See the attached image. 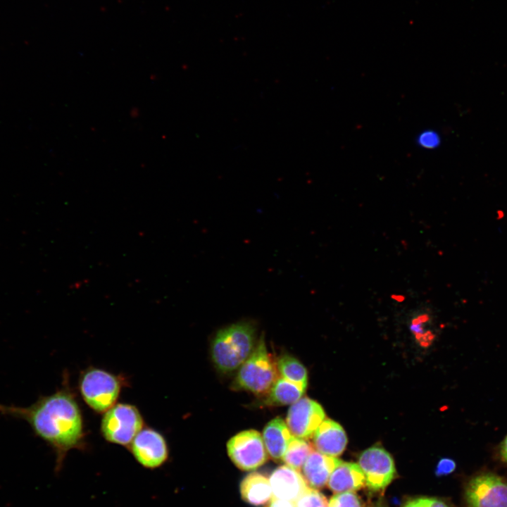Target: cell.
<instances>
[{"label":"cell","mask_w":507,"mask_h":507,"mask_svg":"<svg viewBox=\"0 0 507 507\" xmlns=\"http://www.w3.org/2000/svg\"><path fill=\"white\" fill-rule=\"evenodd\" d=\"M325 418L320 404L308 397H301L291 405L286 424L293 436L307 439L313 437Z\"/></svg>","instance_id":"cell-10"},{"label":"cell","mask_w":507,"mask_h":507,"mask_svg":"<svg viewBox=\"0 0 507 507\" xmlns=\"http://www.w3.org/2000/svg\"><path fill=\"white\" fill-rule=\"evenodd\" d=\"M292 437L286 423L280 418L271 420L265 426L262 437L267 453L273 460L282 461Z\"/></svg>","instance_id":"cell-14"},{"label":"cell","mask_w":507,"mask_h":507,"mask_svg":"<svg viewBox=\"0 0 507 507\" xmlns=\"http://www.w3.org/2000/svg\"><path fill=\"white\" fill-rule=\"evenodd\" d=\"M277 362L268 352L262 337L245 362L240 366L233 382L236 389L257 395H265L279 377Z\"/></svg>","instance_id":"cell-3"},{"label":"cell","mask_w":507,"mask_h":507,"mask_svg":"<svg viewBox=\"0 0 507 507\" xmlns=\"http://www.w3.org/2000/svg\"><path fill=\"white\" fill-rule=\"evenodd\" d=\"M0 414L25 421L34 434L54 451L58 472L68 453L84 450L86 432L81 408L68 378L54 393L40 396L25 407L0 404Z\"/></svg>","instance_id":"cell-1"},{"label":"cell","mask_w":507,"mask_h":507,"mask_svg":"<svg viewBox=\"0 0 507 507\" xmlns=\"http://www.w3.org/2000/svg\"><path fill=\"white\" fill-rule=\"evenodd\" d=\"M499 454L502 461L507 464V434L499 446Z\"/></svg>","instance_id":"cell-27"},{"label":"cell","mask_w":507,"mask_h":507,"mask_svg":"<svg viewBox=\"0 0 507 507\" xmlns=\"http://www.w3.org/2000/svg\"><path fill=\"white\" fill-rule=\"evenodd\" d=\"M125 383L123 377L90 366L81 373L78 388L86 404L104 413L117 403Z\"/></svg>","instance_id":"cell-4"},{"label":"cell","mask_w":507,"mask_h":507,"mask_svg":"<svg viewBox=\"0 0 507 507\" xmlns=\"http://www.w3.org/2000/svg\"><path fill=\"white\" fill-rule=\"evenodd\" d=\"M468 507H507V480L485 472L472 477L465 489Z\"/></svg>","instance_id":"cell-7"},{"label":"cell","mask_w":507,"mask_h":507,"mask_svg":"<svg viewBox=\"0 0 507 507\" xmlns=\"http://www.w3.org/2000/svg\"><path fill=\"white\" fill-rule=\"evenodd\" d=\"M418 141L423 146L432 148L439 144V138L434 132L427 131L422 133Z\"/></svg>","instance_id":"cell-25"},{"label":"cell","mask_w":507,"mask_h":507,"mask_svg":"<svg viewBox=\"0 0 507 507\" xmlns=\"http://www.w3.org/2000/svg\"><path fill=\"white\" fill-rule=\"evenodd\" d=\"M328 507H362L358 496L351 492L338 493L330 499Z\"/></svg>","instance_id":"cell-22"},{"label":"cell","mask_w":507,"mask_h":507,"mask_svg":"<svg viewBox=\"0 0 507 507\" xmlns=\"http://www.w3.org/2000/svg\"><path fill=\"white\" fill-rule=\"evenodd\" d=\"M341 462L334 457L313 451L302 467V475L307 484L312 488H323L328 482L334 469Z\"/></svg>","instance_id":"cell-13"},{"label":"cell","mask_w":507,"mask_h":507,"mask_svg":"<svg viewBox=\"0 0 507 507\" xmlns=\"http://www.w3.org/2000/svg\"><path fill=\"white\" fill-rule=\"evenodd\" d=\"M428 320L427 315H420L413 319L411 325V331L423 346H427L433 339V334L424 330L425 323Z\"/></svg>","instance_id":"cell-21"},{"label":"cell","mask_w":507,"mask_h":507,"mask_svg":"<svg viewBox=\"0 0 507 507\" xmlns=\"http://www.w3.org/2000/svg\"><path fill=\"white\" fill-rule=\"evenodd\" d=\"M358 465L365 475L366 485L375 492L384 490L396 474L392 457L384 449L377 445L361 453Z\"/></svg>","instance_id":"cell-9"},{"label":"cell","mask_w":507,"mask_h":507,"mask_svg":"<svg viewBox=\"0 0 507 507\" xmlns=\"http://www.w3.org/2000/svg\"><path fill=\"white\" fill-rule=\"evenodd\" d=\"M268 507H296L294 501L273 497Z\"/></svg>","instance_id":"cell-26"},{"label":"cell","mask_w":507,"mask_h":507,"mask_svg":"<svg viewBox=\"0 0 507 507\" xmlns=\"http://www.w3.org/2000/svg\"><path fill=\"white\" fill-rule=\"evenodd\" d=\"M274 498L295 501L308 488L303 475L287 465L276 468L270 477Z\"/></svg>","instance_id":"cell-11"},{"label":"cell","mask_w":507,"mask_h":507,"mask_svg":"<svg viewBox=\"0 0 507 507\" xmlns=\"http://www.w3.org/2000/svg\"><path fill=\"white\" fill-rule=\"evenodd\" d=\"M227 453L234 464L242 470H251L263 465L268 453L263 437L255 430L242 431L227 444Z\"/></svg>","instance_id":"cell-6"},{"label":"cell","mask_w":507,"mask_h":507,"mask_svg":"<svg viewBox=\"0 0 507 507\" xmlns=\"http://www.w3.org/2000/svg\"><path fill=\"white\" fill-rule=\"evenodd\" d=\"M365 484V475L360 466L342 461L334 469L327 482L328 487L335 493L355 491Z\"/></svg>","instance_id":"cell-15"},{"label":"cell","mask_w":507,"mask_h":507,"mask_svg":"<svg viewBox=\"0 0 507 507\" xmlns=\"http://www.w3.org/2000/svg\"><path fill=\"white\" fill-rule=\"evenodd\" d=\"M456 469V463L450 458L441 459L436 467L435 474L437 476H444L451 473Z\"/></svg>","instance_id":"cell-24"},{"label":"cell","mask_w":507,"mask_h":507,"mask_svg":"<svg viewBox=\"0 0 507 507\" xmlns=\"http://www.w3.org/2000/svg\"><path fill=\"white\" fill-rule=\"evenodd\" d=\"M240 492L243 500L254 506L264 505L273 497L270 480L258 472H251L244 478Z\"/></svg>","instance_id":"cell-16"},{"label":"cell","mask_w":507,"mask_h":507,"mask_svg":"<svg viewBox=\"0 0 507 507\" xmlns=\"http://www.w3.org/2000/svg\"><path fill=\"white\" fill-rule=\"evenodd\" d=\"M305 390V387L279 377L265 394L263 403L270 406L292 405L302 397Z\"/></svg>","instance_id":"cell-17"},{"label":"cell","mask_w":507,"mask_h":507,"mask_svg":"<svg viewBox=\"0 0 507 507\" xmlns=\"http://www.w3.org/2000/svg\"><path fill=\"white\" fill-rule=\"evenodd\" d=\"M313 451V446L310 442L292 435L282 461L287 465L300 470Z\"/></svg>","instance_id":"cell-19"},{"label":"cell","mask_w":507,"mask_h":507,"mask_svg":"<svg viewBox=\"0 0 507 507\" xmlns=\"http://www.w3.org/2000/svg\"><path fill=\"white\" fill-rule=\"evenodd\" d=\"M277 367L282 377L306 388L307 370L296 358L288 354L282 355L277 361Z\"/></svg>","instance_id":"cell-18"},{"label":"cell","mask_w":507,"mask_h":507,"mask_svg":"<svg viewBox=\"0 0 507 507\" xmlns=\"http://www.w3.org/2000/svg\"><path fill=\"white\" fill-rule=\"evenodd\" d=\"M127 448L136 461L146 469L154 470L162 467L169 457V448L165 437L149 427H144Z\"/></svg>","instance_id":"cell-8"},{"label":"cell","mask_w":507,"mask_h":507,"mask_svg":"<svg viewBox=\"0 0 507 507\" xmlns=\"http://www.w3.org/2000/svg\"><path fill=\"white\" fill-rule=\"evenodd\" d=\"M144 427V420L137 406L116 403L103 413L100 431L106 441L128 447Z\"/></svg>","instance_id":"cell-5"},{"label":"cell","mask_w":507,"mask_h":507,"mask_svg":"<svg viewBox=\"0 0 507 507\" xmlns=\"http://www.w3.org/2000/svg\"><path fill=\"white\" fill-rule=\"evenodd\" d=\"M294 503L296 507H328L325 496L310 487L301 494Z\"/></svg>","instance_id":"cell-20"},{"label":"cell","mask_w":507,"mask_h":507,"mask_svg":"<svg viewBox=\"0 0 507 507\" xmlns=\"http://www.w3.org/2000/svg\"><path fill=\"white\" fill-rule=\"evenodd\" d=\"M256 329L253 323L240 321L219 330L211 344V359L218 371L239 369L253 352Z\"/></svg>","instance_id":"cell-2"},{"label":"cell","mask_w":507,"mask_h":507,"mask_svg":"<svg viewBox=\"0 0 507 507\" xmlns=\"http://www.w3.org/2000/svg\"><path fill=\"white\" fill-rule=\"evenodd\" d=\"M403 507H449L443 501L434 498H419L407 502Z\"/></svg>","instance_id":"cell-23"},{"label":"cell","mask_w":507,"mask_h":507,"mask_svg":"<svg viewBox=\"0 0 507 507\" xmlns=\"http://www.w3.org/2000/svg\"><path fill=\"white\" fill-rule=\"evenodd\" d=\"M313 446L326 456L341 455L347 444V437L343 427L335 421L325 419L313 435Z\"/></svg>","instance_id":"cell-12"}]
</instances>
